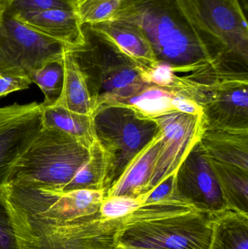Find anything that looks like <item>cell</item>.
I'll return each mask as SVG.
<instances>
[{"label":"cell","instance_id":"f1b7e54d","mask_svg":"<svg viewBox=\"0 0 248 249\" xmlns=\"http://www.w3.org/2000/svg\"><path fill=\"white\" fill-rule=\"evenodd\" d=\"M176 172L165 178L152 190L140 196L143 204L156 203L172 197L176 185ZM142 204V205H143Z\"/></svg>","mask_w":248,"mask_h":249},{"label":"cell","instance_id":"9a60e30c","mask_svg":"<svg viewBox=\"0 0 248 249\" xmlns=\"http://www.w3.org/2000/svg\"><path fill=\"white\" fill-rule=\"evenodd\" d=\"M160 143L161 135L159 130L158 134L134 157L120 177L109 187L106 197H138L145 194L154 171Z\"/></svg>","mask_w":248,"mask_h":249},{"label":"cell","instance_id":"603a6c76","mask_svg":"<svg viewBox=\"0 0 248 249\" xmlns=\"http://www.w3.org/2000/svg\"><path fill=\"white\" fill-rule=\"evenodd\" d=\"M63 62H54L33 71L30 75L32 83L40 89L45 96L43 106L53 105L59 99L64 85Z\"/></svg>","mask_w":248,"mask_h":249},{"label":"cell","instance_id":"ac0fdd59","mask_svg":"<svg viewBox=\"0 0 248 249\" xmlns=\"http://www.w3.org/2000/svg\"><path fill=\"white\" fill-rule=\"evenodd\" d=\"M210 217L208 249H248V213L224 209Z\"/></svg>","mask_w":248,"mask_h":249},{"label":"cell","instance_id":"7a4b0ae2","mask_svg":"<svg viewBox=\"0 0 248 249\" xmlns=\"http://www.w3.org/2000/svg\"><path fill=\"white\" fill-rule=\"evenodd\" d=\"M211 235L210 214L172 196L122 218L117 240L122 247L208 249Z\"/></svg>","mask_w":248,"mask_h":249},{"label":"cell","instance_id":"1f68e13d","mask_svg":"<svg viewBox=\"0 0 248 249\" xmlns=\"http://www.w3.org/2000/svg\"><path fill=\"white\" fill-rule=\"evenodd\" d=\"M5 8V0H0V17Z\"/></svg>","mask_w":248,"mask_h":249},{"label":"cell","instance_id":"4fadbf2b","mask_svg":"<svg viewBox=\"0 0 248 249\" xmlns=\"http://www.w3.org/2000/svg\"><path fill=\"white\" fill-rule=\"evenodd\" d=\"M12 16L67 48L81 45L84 40L83 24L74 10H50Z\"/></svg>","mask_w":248,"mask_h":249},{"label":"cell","instance_id":"d6986e66","mask_svg":"<svg viewBox=\"0 0 248 249\" xmlns=\"http://www.w3.org/2000/svg\"><path fill=\"white\" fill-rule=\"evenodd\" d=\"M63 65L64 75L62 92L59 99L53 105L82 115H93L94 104L85 79L78 66L66 51Z\"/></svg>","mask_w":248,"mask_h":249},{"label":"cell","instance_id":"5bb4252c","mask_svg":"<svg viewBox=\"0 0 248 249\" xmlns=\"http://www.w3.org/2000/svg\"><path fill=\"white\" fill-rule=\"evenodd\" d=\"M205 109L208 114L204 113L205 118H214L213 127L248 129V83L240 80L226 85Z\"/></svg>","mask_w":248,"mask_h":249},{"label":"cell","instance_id":"2e32d148","mask_svg":"<svg viewBox=\"0 0 248 249\" xmlns=\"http://www.w3.org/2000/svg\"><path fill=\"white\" fill-rule=\"evenodd\" d=\"M200 143L211 159L248 172V129L213 127Z\"/></svg>","mask_w":248,"mask_h":249},{"label":"cell","instance_id":"44dd1931","mask_svg":"<svg viewBox=\"0 0 248 249\" xmlns=\"http://www.w3.org/2000/svg\"><path fill=\"white\" fill-rule=\"evenodd\" d=\"M210 161L227 209L248 213V172L211 158Z\"/></svg>","mask_w":248,"mask_h":249},{"label":"cell","instance_id":"4316f807","mask_svg":"<svg viewBox=\"0 0 248 249\" xmlns=\"http://www.w3.org/2000/svg\"><path fill=\"white\" fill-rule=\"evenodd\" d=\"M0 249H19L4 187L0 189Z\"/></svg>","mask_w":248,"mask_h":249},{"label":"cell","instance_id":"4dcf8cb0","mask_svg":"<svg viewBox=\"0 0 248 249\" xmlns=\"http://www.w3.org/2000/svg\"><path fill=\"white\" fill-rule=\"evenodd\" d=\"M174 110L190 115H204L203 108L195 101L176 92L173 99Z\"/></svg>","mask_w":248,"mask_h":249},{"label":"cell","instance_id":"3957f363","mask_svg":"<svg viewBox=\"0 0 248 249\" xmlns=\"http://www.w3.org/2000/svg\"><path fill=\"white\" fill-rule=\"evenodd\" d=\"M83 43L66 51L84 75L94 110L120 103L149 86L142 78L144 69L107 36L90 25H83Z\"/></svg>","mask_w":248,"mask_h":249},{"label":"cell","instance_id":"d4e9b609","mask_svg":"<svg viewBox=\"0 0 248 249\" xmlns=\"http://www.w3.org/2000/svg\"><path fill=\"white\" fill-rule=\"evenodd\" d=\"M50 10H74V0H5L4 10L11 15Z\"/></svg>","mask_w":248,"mask_h":249},{"label":"cell","instance_id":"30bf717a","mask_svg":"<svg viewBox=\"0 0 248 249\" xmlns=\"http://www.w3.org/2000/svg\"><path fill=\"white\" fill-rule=\"evenodd\" d=\"M152 119L158 124L161 143L146 193L177 171L194 146L200 142L206 124L204 115H190L176 110Z\"/></svg>","mask_w":248,"mask_h":249},{"label":"cell","instance_id":"52a82bcc","mask_svg":"<svg viewBox=\"0 0 248 249\" xmlns=\"http://www.w3.org/2000/svg\"><path fill=\"white\" fill-rule=\"evenodd\" d=\"M66 48L3 11L0 17V75L30 78L36 70L64 61Z\"/></svg>","mask_w":248,"mask_h":249},{"label":"cell","instance_id":"83f0119b","mask_svg":"<svg viewBox=\"0 0 248 249\" xmlns=\"http://www.w3.org/2000/svg\"><path fill=\"white\" fill-rule=\"evenodd\" d=\"M142 78L147 84L173 90L178 77L171 66L159 62L151 68L144 70Z\"/></svg>","mask_w":248,"mask_h":249},{"label":"cell","instance_id":"e0dca14e","mask_svg":"<svg viewBox=\"0 0 248 249\" xmlns=\"http://www.w3.org/2000/svg\"><path fill=\"white\" fill-rule=\"evenodd\" d=\"M90 26L107 36L144 70L158 64L151 45L137 26L116 20Z\"/></svg>","mask_w":248,"mask_h":249},{"label":"cell","instance_id":"cb8c5ba5","mask_svg":"<svg viewBox=\"0 0 248 249\" xmlns=\"http://www.w3.org/2000/svg\"><path fill=\"white\" fill-rule=\"evenodd\" d=\"M121 3L122 0H74V10L83 25L113 20Z\"/></svg>","mask_w":248,"mask_h":249},{"label":"cell","instance_id":"8fae6325","mask_svg":"<svg viewBox=\"0 0 248 249\" xmlns=\"http://www.w3.org/2000/svg\"><path fill=\"white\" fill-rule=\"evenodd\" d=\"M173 196L208 214L227 209L210 158L200 142L176 171Z\"/></svg>","mask_w":248,"mask_h":249},{"label":"cell","instance_id":"8992f818","mask_svg":"<svg viewBox=\"0 0 248 249\" xmlns=\"http://www.w3.org/2000/svg\"><path fill=\"white\" fill-rule=\"evenodd\" d=\"M93 120L96 140L106 158V193L134 157L158 134L159 127L152 118L122 105L98 107Z\"/></svg>","mask_w":248,"mask_h":249},{"label":"cell","instance_id":"7c38bea8","mask_svg":"<svg viewBox=\"0 0 248 249\" xmlns=\"http://www.w3.org/2000/svg\"><path fill=\"white\" fill-rule=\"evenodd\" d=\"M41 128V104L0 107V189L8 184L13 168Z\"/></svg>","mask_w":248,"mask_h":249},{"label":"cell","instance_id":"484cf974","mask_svg":"<svg viewBox=\"0 0 248 249\" xmlns=\"http://www.w3.org/2000/svg\"><path fill=\"white\" fill-rule=\"evenodd\" d=\"M143 204L140 197L128 196L105 197L99 208L100 217L106 219H120L136 210Z\"/></svg>","mask_w":248,"mask_h":249},{"label":"cell","instance_id":"5b68a950","mask_svg":"<svg viewBox=\"0 0 248 249\" xmlns=\"http://www.w3.org/2000/svg\"><path fill=\"white\" fill-rule=\"evenodd\" d=\"M8 206L19 249H122L117 240L121 219H103L99 213L51 219Z\"/></svg>","mask_w":248,"mask_h":249},{"label":"cell","instance_id":"6da1fadb","mask_svg":"<svg viewBox=\"0 0 248 249\" xmlns=\"http://www.w3.org/2000/svg\"><path fill=\"white\" fill-rule=\"evenodd\" d=\"M114 20L137 26L157 61L177 72H199L215 64L225 50L192 24L178 0H122Z\"/></svg>","mask_w":248,"mask_h":249},{"label":"cell","instance_id":"277c9868","mask_svg":"<svg viewBox=\"0 0 248 249\" xmlns=\"http://www.w3.org/2000/svg\"><path fill=\"white\" fill-rule=\"evenodd\" d=\"M91 146L58 129L42 127L13 168L9 183L71 191Z\"/></svg>","mask_w":248,"mask_h":249},{"label":"cell","instance_id":"d6a6232c","mask_svg":"<svg viewBox=\"0 0 248 249\" xmlns=\"http://www.w3.org/2000/svg\"><path fill=\"white\" fill-rule=\"evenodd\" d=\"M120 246V245H119ZM122 249H147V248H141V247H122L120 246Z\"/></svg>","mask_w":248,"mask_h":249},{"label":"cell","instance_id":"f546056e","mask_svg":"<svg viewBox=\"0 0 248 249\" xmlns=\"http://www.w3.org/2000/svg\"><path fill=\"white\" fill-rule=\"evenodd\" d=\"M32 83V80L26 76L0 75V98L13 92L26 90Z\"/></svg>","mask_w":248,"mask_h":249},{"label":"cell","instance_id":"9c48e42d","mask_svg":"<svg viewBox=\"0 0 248 249\" xmlns=\"http://www.w3.org/2000/svg\"><path fill=\"white\" fill-rule=\"evenodd\" d=\"M201 33L248 63V29L239 0H178Z\"/></svg>","mask_w":248,"mask_h":249},{"label":"cell","instance_id":"ffe728a7","mask_svg":"<svg viewBox=\"0 0 248 249\" xmlns=\"http://www.w3.org/2000/svg\"><path fill=\"white\" fill-rule=\"evenodd\" d=\"M42 105V127L55 128L92 145L96 140L93 115H84L63 107Z\"/></svg>","mask_w":248,"mask_h":249},{"label":"cell","instance_id":"ba28073f","mask_svg":"<svg viewBox=\"0 0 248 249\" xmlns=\"http://www.w3.org/2000/svg\"><path fill=\"white\" fill-rule=\"evenodd\" d=\"M9 206L28 214L51 219H73L99 213L104 190L62 192L10 182L4 187Z\"/></svg>","mask_w":248,"mask_h":249},{"label":"cell","instance_id":"7402d4cb","mask_svg":"<svg viewBox=\"0 0 248 249\" xmlns=\"http://www.w3.org/2000/svg\"><path fill=\"white\" fill-rule=\"evenodd\" d=\"M176 93L173 90L149 85L137 94L115 105H125L141 116L154 118L174 110L173 99Z\"/></svg>","mask_w":248,"mask_h":249}]
</instances>
